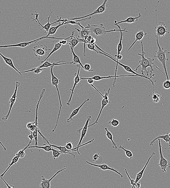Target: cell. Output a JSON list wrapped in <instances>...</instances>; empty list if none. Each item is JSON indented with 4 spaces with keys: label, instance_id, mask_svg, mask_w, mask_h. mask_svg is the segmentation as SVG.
Wrapping results in <instances>:
<instances>
[{
    "label": "cell",
    "instance_id": "obj_22",
    "mask_svg": "<svg viewBox=\"0 0 170 188\" xmlns=\"http://www.w3.org/2000/svg\"><path fill=\"white\" fill-rule=\"evenodd\" d=\"M147 34L146 33H144V32L143 31V30H140L136 33V35H135V40L133 43L132 44V45H131V46L129 47V48H128V50L127 51V52H128V51L130 50V49H131V48L133 47V46L135 44L137 41H141L142 40V39L145 36H146Z\"/></svg>",
    "mask_w": 170,
    "mask_h": 188
},
{
    "label": "cell",
    "instance_id": "obj_2",
    "mask_svg": "<svg viewBox=\"0 0 170 188\" xmlns=\"http://www.w3.org/2000/svg\"><path fill=\"white\" fill-rule=\"evenodd\" d=\"M114 25L118 28V30L113 29L110 30H106L103 23L99 25H93L88 24L87 26L85 27V28L88 29L91 33H93L96 36L105 35L107 33L115 31L120 32L122 30L120 26L117 24L116 20L115 21Z\"/></svg>",
    "mask_w": 170,
    "mask_h": 188
},
{
    "label": "cell",
    "instance_id": "obj_48",
    "mask_svg": "<svg viewBox=\"0 0 170 188\" xmlns=\"http://www.w3.org/2000/svg\"><path fill=\"white\" fill-rule=\"evenodd\" d=\"M115 56L117 57V60H121L122 59L123 56L122 55L120 54L119 55H115Z\"/></svg>",
    "mask_w": 170,
    "mask_h": 188
},
{
    "label": "cell",
    "instance_id": "obj_5",
    "mask_svg": "<svg viewBox=\"0 0 170 188\" xmlns=\"http://www.w3.org/2000/svg\"><path fill=\"white\" fill-rule=\"evenodd\" d=\"M54 66H52V67L50 68V73L51 75V81H52V85L56 87V90H57L58 95V97L59 100V103H60V109H59V111L58 114V119L57 121H56V126H55L53 130H52V132H54L55 130H56V127H57L58 126V121L59 118V116H60V113L61 110V108L62 106V105L61 100V98L60 97V93H59V90L58 89V84L60 82V81L56 77H55V75H54L53 72V68Z\"/></svg>",
    "mask_w": 170,
    "mask_h": 188
},
{
    "label": "cell",
    "instance_id": "obj_42",
    "mask_svg": "<svg viewBox=\"0 0 170 188\" xmlns=\"http://www.w3.org/2000/svg\"><path fill=\"white\" fill-rule=\"evenodd\" d=\"M120 122L118 120L113 119L111 121H109V124L112 127H116L120 124Z\"/></svg>",
    "mask_w": 170,
    "mask_h": 188
},
{
    "label": "cell",
    "instance_id": "obj_38",
    "mask_svg": "<svg viewBox=\"0 0 170 188\" xmlns=\"http://www.w3.org/2000/svg\"><path fill=\"white\" fill-rule=\"evenodd\" d=\"M69 41H70V43H69V44H70L71 45L72 48H73V49H74L75 47L76 46V45H77L80 42L79 40L77 38H76L74 36L72 37V38L71 39V40H69Z\"/></svg>",
    "mask_w": 170,
    "mask_h": 188
},
{
    "label": "cell",
    "instance_id": "obj_49",
    "mask_svg": "<svg viewBox=\"0 0 170 188\" xmlns=\"http://www.w3.org/2000/svg\"><path fill=\"white\" fill-rule=\"evenodd\" d=\"M28 137L30 138V140H32L33 139H34V137L33 136V135L32 134H30V135H29L28 136Z\"/></svg>",
    "mask_w": 170,
    "mask_h": 188
},
{
    "label": "cell",
    "instance_id": "obj_7",
    "mask_svg": "<svg viewBox=\"0 0 170 188\" xmlns=\"http://www.w3.org/2000/svg\"><path fill=\"white\" fill-rule=\"evenodd\" d=\"M156 20H157V27H155L156 29V37H164L167 33H169L167 30V26L165 25V23L163 22L160 21L158 24L157 23V7H156Z\"/></svg>",
    "mask_w": 170,
    "mask_h": 188
},
{
    "label": "cell",
    "instance_id": "obj_15",
    "mask_svg": "<svg viewBox=\"0 0 170 188\" xmlns=\"http://www.w3.org/2000/svg\"><path fill=\"white\" fill-rule=\"evenodd\" d=\"M86 162L88 164H89V165L93 166L94 167H98V168H99L101 170H103V171L110 170V171H114V172L118 174V175H120L121 177V178L123 177V175H121V173L119 172L118 170L115 169L113 168H110V167L108 166V165L107 164H103L99 165V164H92V163L88 161H86Z\"/></svg>",
    "mask_w": 170,
    "mask_h": 188
},
{
    "label": "cell",
    "instance_id": "obj_20",
    "mask_svg": "<svg viewBox=\"0 0 170 188\" xmlns=\"http://www.w3.org/2000/svg\"><path fill=\"white\" fill-rule=\"evenodd\" d=\"M89 101V99H86V100L84 101L82 103V104H81V105H80L79 107H78L77 108L74 109V110H73V111L72 112V113L70 115V116H69L68 118L67 119V123H70L73 120V117H74L76 115H77V114L79 113V111L80 109H81V108L82 107L83 105L85 104V103H86L87 101Z\"/></svg>",
    "mask_w": 170,
    "mask_h": 188
},
{
    "label": "cell",
    "instance_id": "obj_30",
    "mask_svg": "<svg viewBox=\"0 0 170 188\" xmlns=\"http://www.w3.org/2000/svg\"><path fill=\"white\" fill-rule=\"evenodd\" d=\"M159 139H163L166 143H168L170 140V138L168 134V133L165 135H159L157 138H155L151 142L150 146H153L155 143V141Z\"/></svg>",
    "mask_w": 170,
    "mask_h": 188
},
{
    "label": "cell",
    "instance_id": "obj_9",
    "mask_svg": "<svg viewBox=\"0 0 170 188\" xmlns=\"http://www.w3.org/2000/svg\"><path fill=\"white\" fill-rule=\"evenodd\" d=\"M45 38H49V39H58L57 38L55 37H47L46 36H43L40 38L34 40L30 41V42H23L20 43L16 44H14V45H7L4 46H0V48H9V47H20V48H24L25 47L28 46L30 44L33 43H36L38 41L44 39Z\"/></svg>",
    "mask_w": 170,
    "mask_h": 188
},
{
    "label": "cell",
    "instance_id": "obj_44",
    "mask_svg": "<svg viewBox=\"0 0 170 188\" xmlns=\"http://www.w3.org/2000/svg\"><path fill=\"white\" fill-rule=\"evenodd\" d=\"M163 87L165 89H169L170 88V79L165 81L163 84Z\"/></svg>",
    "mask_w": 170,
    "mask_h": 188
},
{
    "label": "cell",
    "instance_id": "obj_43",
    "mask_svg": "<svg viewBox=\"0 0 170 188\" xmlns=\"http://www.w3.org/2000/svg\"><path fill=\"white\" fill-rule=\"evenodd\" d=\"M87 46L88 49L90 50L95 51V52H97V53L98 52H99V51H97L95 49L96 46H95V44H87Z\"/></svg>",
    "mask_w": 170,
    "mask_h": 188
},
{
    "label": "cell",
    "instance_id": "obj_51",
    "mask_svg": "<svg viewBox=\"0 0 170 188\" xmlns=\"http://www.w3.org/2000/svg\"><path fill=\"white\" fill-rule=\"evenodd\" d=\"M169 145V148L170 149V140L169 142H168Z\"/></svg>",
    "mask_w": 170,
    "mask_h": 188
},
{
    "label": "cell",
    "instance_id": "obj_19",
    "mask_svg": "<svg viewBox=\"0 0 170 188\" xmlns=\"http://www.w3.org/2000/svg\"><path fill=\"white\" fill-rule=\"evenodd\" d=\"M156 153L155 152L152 153L151 155L150 156V157H149L148 160L147 162H146V164H145L144 167H143V169H142L141 171H140V172H139L136 175V179H135V183H138L139 181L141 179L142 177L143 176L144 172L145 170L146 169V167L147 166L149 162H150L151 159L152 157H153V156Z\"/></svg>",
    "mask_w": 170,
    "mask_h": 188
},
{
    "label": "cell",
    "instance_id": "obj_41",
    "mask_svg": "<svg viewBox=\"0 0 170 188\" xmlns=\"http://www.w3.org/2000/svg\"><path fill=\"white\" fill-rule=\"evenodd\" d=\"M52 157H53L54 160H56V158H58L59 156L61 154H64V153L60 151V150H54L52 151Z\"/></svg>",
    "mask_w": 170,
    "mask_h": 188
},
{
    "label": "cell",
    "instance_id": "obj_13",
    "mask_svg": "<svg viewBox=\"0 0 170 188\" xmlns=\"http://www.w3.org/2000/svg\"><path fill=\"white\" fill-rule=\"evenodd\" d=\"M91 118H92V117L91 115L88 116L87 117L86 121L84 127L82 128H81V130L79 129L77 131V132H80V131H81V137L79 142L78 144L76 146V147H78V146H81L83 139L86 136L87 132L88 124H89V122L91 121Z\"/></svg>",
    "mask_w": 170,
    "mask_h": 188
},
{
    "label": "cell",
    "instance_id": "obj_39",
    "mask_svg": "<svg viewBox=\"0 0 170 188\" xmlns=\"http://www.w3.org/2000/svg\"><path fill=\"white\" fill-rule=\"evenodd\" d=\"M120 148L124 150V151L125 152L126 155L128 158L130 159L133 158V154H132V152L129 150H126L125 148V146H120Z\"/></svg>",
    "mask_w": 170,
    "mask_h": 188
},
{
    "label": "cell",
    "instance_id": "obj_10",
    "mask_svg": "<svg viewBox=\"0 0 170 188\" xmlns=\"http://www.w3.org/2000/svg\"><path fill=\"white\" fill-rule=\"evenodd\" d=\"M20 83L19 81H16V87H15V92H14L13 95H12L11 97L10 98L9 101V103H10V105H9V112H8V114L4 116V117H2V119L3 121H6L8 120V118L10 115L12 107L14 104L16 99H17V92L18 87L20 86Z\"/></svg>",
    "mask_w": 170,
    "mask_h": 188
},
{
    "label": "cell",
    "instance_id": "obj_28",
    "mask_svg": "<svg viewBox=\"0 0 170 188\" xmlns=\"http://www.w3.org/2000/svg\"><path fill=\"white\" fill-rule=\"evenodd\" d=\"M142 16V15L140 13H139V15L137 17H130L127 18L126 20H124L121 21L120 22L117 23V24H120V23H135V22L137 21L138 19L140 17Z\"/></svg>",
    "mask_w": 170,
    "mask_h": 188
},
{
    "label": "cell",
    "instance_id": "obj_25",
    "mask_svg": "<svg viewBox=\"0 0 170 188\" xmlns=\"http://www.w3.org/2000/svg\"><path fill=\"white\" fill-rule=\"evenodd\" d=\"M123 32H128V31L126 30V28L124 29V30H122L120 31V38L119 42L117 46V54L116 55H119L120 54L123 48L122 45V40L123 37L124 36V34H123Z\"/></svg>",
    "mask_w": 170,
    "mask_h": 188
},
{
    "label": "cell",
    "instance_id": "obj_47",
    "mask_svg": "<svg viewBox=\"0 0 170 188\" xmlns=\"http://www.w3.org/2000/svg\"><path fill=\"white\" fill-rule=\"evenodd\" d=\"M35 121L34 122H29L28 123L27 125H26V128H27V129H28L30 130V129L32 128V127L35 124Z\"/></svg>",
    "mask_w": 170,
    "mask_h": 188
},
{
    "label": "cell",
    "instance_id": "obj_16",
    "mask_svg": "<svg viewBox=\"0 0 170 188\" xmlns=\"http://www.w3.org/2000/svg\"><path fill=\"white\" fill-rule=\"evenodd\" d=\"M80 70H81V67H79L78 73H77V75H76L75 77H74V85H73L72 89H70V90L71 91V96H70V99H69V100L68 101L67 103H66V104L68 106H70V102H71L72 99L73 94H74L75 88L76 86H77V84H78V83L80 82L81 80V79H80V77H79Z\"/></svg>",
    "mask_w": 170,
    "mask_h": 188
},
{
    "label": "cell",
    "instance_id": "obj_3",
    "mask_svg": "<svg viewBox=\"0 0 170 188\" xmlns=\"http://www.w3.org/2000/svg\"><path fill=\"white\" fill-rule=\"evenodd\" d=\"M156 37L157 38V47L158 48V50L157 51H156L155 52L156 54H157V55L155 56L154 57L157 58L158 59V60L161 62L163 67L164 71H165V76H166L167 80H169L170 79L168 77V73H167L166 64V62L168 61L169 60V59L167 58L166 56V53L167 52V50H166L164 49L163 48H161L159 44L158 37Z\"/></svg>",
    "mask_w": 170,
    "mask_h": 188
},
{
    "label": "cell",
    "instance_id": "obj_31",
    "mask_svg": "<svg viewBox=\"0 0 170 188\" xmlns=\"http://www.w3.org/2000/svg\"><path fill=\"white\" fill-rule=\"evenodd\" d=\"M43 146H29L28 148H40L42 149L46 152H50L54 150V149L52 148V146H51L49 144L46 145L44 144Z\"/></svg>",
    "mask_w": 170,
    "mask_h": 188
},
{
    "label": "cell",
    "instance_id": "obj_18",
    "mask_svg": "<svg viewBox=\"0 0 170 188\" xmlns=\"http://www.w3.org/2000/svg\"><path fill=\"white\" fill-rule=\"evenodd\" d=\"M54 11H55V9H54L53 11H52V10H51V9H50L51 12H50V14L49 17H48L47 18V19H48L47 23H46V24L45 25H44V26H43L41 24V23H40V26H41V27H42V28H41V29H40V30H44H44H45V33H46V32H48L49 29L51 27V26L52 25L54 24V23H58V22H60V21H61V17H60V19H59L58 20H56V21L54 22H53V23H49L51 15L52 14V12H53Z\"/></svg>",
    "mask_w": 170,
    "mask_h": 188
},
{
    "label": "cell",
    "instance_id": "obj_53",
    "mask_svg": "<svg viewBox=\"0 0 170 188\" xmlns=\"http://www.w3.org/2000/svg\"><path fill=\"white\" fill-rule=\"evenodd\" d=\"M168 54H170V52H168Z\"/></svg>",
    "mask_w": 170,
    "mask_h": 188
},
{
    "label": "cell",
    "instance_id": "obj_33",
    "mask_svg": "<svg viewBox=\"0 0 170 188\" xmlns=\"http://www.w3.org/2000/svg\"><path fill=\"white\" fill-rule=\"evenodd\" d=\"M62 45L61 44L58 43H55L54 44V48L53 49H52V50L51 51L50 53L48 56L46 58H45V60H43L41 62V63H43L44 62H45L46 60L48 59L49 58L51 55L54 52H56L57 50H58L59 49H60Z\"/></svg>",
    "mask_w": 170,
    "mask_h": 188
},
{
    "label": "cell",
    "instance_id": "obj_1",
    "mask_svg": "<svg viewBox=\"0 0 170 188\" xmlns=\"http://www.w3.org/2000/svg\"><path fill=\"white\" fill-rule=\"evenodd\" d=\"M141 46L142 54H141L140 53H138V55L141 56L142 59L139 60V63L140 64H139L138 67H136V69H135L134 70V71L136 72L138 70L139 68L141 67L142 75L146 76L145 75L144 73H146V77H148L149 72L150 71L151 74L150 78L154 79L153 77V76H152V73H153V72L154 71V69L153 68V65L155 66V67L157 68V69H158L162 73H163V74L165 75V73L163 72L161 70H160V68H159V67H157V66H156L155 64L154 63H153V62L154 60V58H152L148 57L146 56L145 57L146 53L143 50V43L142 41L141 42Z\"/></svg>",
    "mask_w": 170,
    "mask_h": 188
},
{
    "label": "cell",
    "instance_id": "obj_50",
    "mask_svg": "<svg viewBox=\"0 0 170 188\" xmlns=\"http://www.w3.org/2000/svg\"><path fill=\"white\" fill-rule=\"evenodd\" d=\"M0 144H1V146H2V147H3V148L4 149V150H7L6 148H5V146H4V145L2 143V142H1V141H0Z\"/></svg>",
    "mask_w": 170,
    "mask_h": 188
},
{
    "label": "cell",
    "instance_id": "obj_27",
    "mask_svg": "<svg viewBox=\"0 0 170 188\" xmlns=\"http://www.w3.org/2000/svg\"><path fill=\"white\" fill-rule=\"evenodd\" d=\"M113 77H114V81H113V87H114L115 84V83L116 82V79L117 78V77H116V76L115 75L109 76L108 77H101L99 75H95L93 76V77H88L87 78L92 79L94 80L95 81H101V80H103V79H111L112 78H113Z\"/></svg>",
    "mask_w": 170,
    "mask_h": 188
},
{
    "label": "cell",
    "instance_id": "obj_12",
    "mask_svg": "<svg viewBox=\"0 0 170 188\" xmlns=\"http://www.w3.org/2000/svg\"><path fill=\"white\" fill-rule=\"evenodd\" d=\"M46 46L39 45L36 46L33 49L34 53L36 56H38L40 60L48 52V50H50Z\"/></svg>",
    "mask_w": 170,
    "mask_h": 188
},
{
    "label": "cell",
    "instance_id": "obj_23",
    "mask_svg": "<svg viewBox=\"0 0 170 188\" xmlns=\"http://www.w3.org/2000/svg\"><path fill=\"white\" fill-rule=\"evenodd\" d=\"M0 56H2V57L3 58V59L4 62H5V64L8 65V66H10V67L12 68H13L14 70H15L16 72H17L19 74H20L21 75H22L20 71H19V70H17V69L15 67L12 59L9 58L5 57V56H4L2 54L1 52H0Z\"/></svg>",
    "mask_w": 170,
    "mask_h": 188
},
{
    "label": "cell",
    "instance_id": "obj_40",
    "mask_svg": "<svg viewBox=\"0 0 170 188\" xmlns=\"http://www.w3.org/2000/svg\"><path fill=\"white\" fill-rule=\"evenodd\" d=\"M93 158V161L96 162L98 163H101L103 161V157L99 153H96L94 155Z\"/></svg>",
    "mask_w": 170,
    "mask_h": 188
},
{
    "label": "cell",
    "instance_id": "obj_35",
    "mask_svg": "<svg viewBox=\"0 0 170 188\" xmlns=\"http://www.w3.org/2000/svg\"><path fill=\"white\" fill-rule=\"evenodd\" d=\"M32 140H30V143H29L27 145V146H26V147L24 149H23V150H19V151L16 153V155L19 158H24L25 156H26V153L25 152V150L26 149H28V146H30V144L32 142Z\"/></svg>",
    "mask_w": 170,
    "mask_h": 188
},
{
    "label": "cell",
    "instance_id": "obj_45",
    "mask_svg": "<svg viewBox=\"0 0 170 188\" xmlns=\"http://www.w3.org/2000/svg\"><path fill=\"white\" fill-rule=\"evenodd\" d=\"M64 146L67 150H71L73 148V144L71 142H68Z\"/></svg>",
    "mask_w": 170,
    "mask_h": 188
},
{
    "label": "cell",
    "instance_id": "obj_14",
    "mask_svg": "<svg viewBox=\"0 0 170 188\" xmlns=\"http://www.w3.org/2000/svg\"><path fill=\"white\" fill-rule=\"evenodd\" d=\"M66 169V168H65L63 169L60 170L57 172L56 173L52 178L49 179H47L46 178L44 177V176L42 175V179H41V182L40 184V187L41 188H50L51 187L50 182L52 179H53L56 175L59 174V173L61 172V171H64V170Z\"/></svg>",
    "mask_w": 170,
    "mask_h": 188
},
{
    "label": "cell",
    "instance_id": "obj_37",
    "mask_svg": "<svg viewBox=\"0 0 170 188\" xmlns=\"http://www.w3.org/2000/svg\"><path fill=\"white\" fill-rule=\"evenodd\" d=\"M46 69V68H38L37 67L35 68H34L31 69V70H26V71L21 72V73H26L30 72H33L34 73L36 74H39L40 73L42 72L44 70Z\"/></svg>",
    "mask_w": 170,
    "mask_h": 188
},
{
    "label": "cell",
    "instance_id": "obj_32",
    "mask_svg": "<svg viewBox=\"0 0 170 188\" xmlns=\"http://www.w3.org/2000/svg\"><path fill=\"white\" fill-rule=\"evenodd\" d=\"M105 130L106 131V135L108 139L111 141L112 144L113 148L115 149L118 148V147H117V144H116V143H115L114 141H113V136L111 132L108 130L107 128H105Z\"/></svg>",
    "mask_w": 170,
    "mask_h": 188
},
{
    "label": "cell",
    "instance_id": "obj_29",
    "mask_svg": "<svg viewBox=\"0 0 170 188\" xmlns=\"http://www.w3.org/2000/svg\"><path fill=\"white\" fill-rule=\"evenodd\" d=\"M70 45V48H71L72 53L73 54V64H79V65L81 66V67L83 68L84 69L83 66V65L82 63H81V60H80V58L79 56H78L77 55H76L75 53V52L74 51V49H73L70 44H69Z\"/></svg>",
    "mask_w": 170,
    "mask_h": 188
},
{
    "label": "cell",
    "instance_id": "obj_36",
    "mask_svg": "<svg viewBox=\"0 0 170 188\" xmlns=\"http://www.w3.org/2000/svg\"><path fill=\"white\" fill-rule=\"evenodd\" d=\"M163 97L162 96L161 94H155V91H153V93L152 94V98L153 100L152 101L155 103H158L160 102V98Z\"/></svg>",
    "mask_w": 170,
    "mask_h": 188
},
{
    "label": "cell",
    "instance_id": "obj_46",
    "mask_svg": "<svg viewBox=\"0 0 170 188\" xmlns=\"http://www.w3.org/2000/svg\"><path fill=\"white\" fill-rule=\"evenodd\" d=\"M84 70H86L87 71H94L95 70H91V66L90 65L88 64H85L83 65Z\"/></svg>",
    "mask_w": 170,
    "mask_h": 188
},
{
    "label": "cell",
    "instance_id": "obj_4",
    "mask_svg": "<svg viewBox=\"0 0 170 188\" xmlns=\"http://www.w3.org/2000/svg\"><path fill=\"white\" fill-rule=\"evenodd\" d=\"M100 54L104 55V56H107L108 57L112 59V60H114L115 62H116V63H117L116 67V69L115 75V76L116 77H121V76L120 75H117V68H118V65H119L121 66V67H122L124 69V70H125L126 72H128L130 73H132V74L135 75H136L137 77H143V78L147 79L150 80L151 82V83L152 85L153 86V87H155V84L154 83V82H156V81H152L150 77H146V76L142 75L141 74H138V73H135V72L134 71V70H132V69L131 68V67H129V66L125 65H124L122 64V63H120V62H119V60H117L115 58L113 57V56L112 57V56H109V55L103 53V52H100Z\"/></svg>",
    "mask_w": 170,
    "mask_h": 188
},
{
    "label": "cell",
    "instance_id": "obj_8",
    "mask_svg": "<svg viewBox=\"0 0 170 188\" xmlns=\"http://www.w3.org/2000/svg\"><path fill=\"white\" fill-rule=\"evenodd\" d=\"M45 89H43L41 91V93L40 95V97L39 98V100L38 101V103L36 105V120H35V125H36V128L34 131L32 133V135L34 137V139L35 140V146H37V144H38V131L39 130V129H38V122H37V120H38V107H39V104L41 100V99L44 96V94H45Z\"/></svg>",
    "mask_w": 170,
    "mask_h": 188
},
{
    "label": "cell",
    "instance_id": "obj_24",
    "mask_svg": "<svg viewBox=\"0 0 170 188\" xmlns=\"http://www.w3.org/2000/svg\"><path fill=\"white\" fill-rule=\"evenodd\" d=\"M75 29L77 30L79 33V36L78 38H84L85 37L90 35L91 32L87 29L81 28L82 30H79V29L75 28Z\"/></svg>",
    "mask_w": 170,
    "mask_h": 188
},
{
    "label": "cell",
    "instance_id": "obj_34",
    "mask_svg": "<svg viewBox=\"0 0 170 188\" xmlns=\"http://www.w3.org/2000/svg\"><path fill=\"white\" fill-rule=\"evenodd\" d=\"M19 157H18L17 156H15V157H13V158L12 159V161L11 162L10 164H9V166L8 167V168H7V169L5 171V172L3 173L2 175H0V177H3L4 175H5V174L6 173L7 171H8V170L9 169L11 168V167L14 164H16L18 161L19 159Z\"/></svg>",
    "mask_w": 170,
    "mask_h": 188
},
{
    "label": "cell",
    "instance_id": "obj_11",
    "mask_svg": "<svg viewBox=\"0 0 170 188\" xmlns=\"http://www.w3.org/2000/svg\"><path fill=\"white\" fill-rule=\"evenodd\" d=\"M108 1V0H104L103 3L101 5L98 7L97 9L96 10L94 11L92 13L89 14V15L81 17H71V18L69 19L68 20H70V21H74L77 20V19H84V18H86L87 17H90V16L94 15L103 13L106 10V5Z\"/></svg>",
    "mask_w": 170,
    "mask_h": 188
},
{
    "label": "cell",
    "instance_id": "obj_6",
    "mask_svg": "<svg viewBox=\"0 0 170 188\" xmlns=\"http://www.w3.org/2000/svg\"><path fill=\"white\" fill-rule=\"evenodd\" d=\"M159 151L160 159L158 165H159L162 171L163 172H167V168H170V162L164 157L162 152V146L161 141L159 139Z\"/></svg>",
    "mask_w": 170,
    "mask_h": 188
},
{
    "label": "cell",
    "instance_id": "obj_52",
    "mask_svg": "<svg viewBox=\"0 0 170 188\" xmlns=\"http://www.w3.org/2000/svg\"><path fill=\"white\" fill-rule=\"evenodd\" d=\"M169 136V138H170V132L169 134H168Z\"/></svg>",
    "mask_w": 170,
    "mask_h": 188
},
{
    "label": "cell",
    "instance_id": "obj_26",
    "mask_svg": "<svg viewBox=\"0 0 170 188\" xmlns=\"http://www.w3.org/2000/svg\"><path fill=\"white\" fill-rule=\"evenodd\" d=\"M67 23H68V22H65V21H63L62 23H59L57 26H55V27H51L49 29V31H48L47 35L46 36L49 37V36L54 35V34H56L58 29L59 27L62 26H63L65 24H67Z\"/></svg>",
    "mask_w": 170,
    "mask_h": 188
},
{
    "label": "cell",
    "instance_id": "obj_17",
    "mask_svg": "<svg viewBox=\"0 0 170 188\" xmlns=\"http://www.w3.org/2000/svg\"><path fill=\"white\" fill-rule=\"evenodd\" d=\"M49 145L51 146H52V147H54L56 148L59 149V150L60 151L64 153V154H69L73 156V158H75L76 156L73 153H70V152L71 151H76V150H77L78 149V147H76L75 148H74L71 149V150H67L66 148L65 147V146H56V145L50 144Z\"/></svg>",
    "mask_w": 170,
    "mask_h": 188
},
{
    "label": "cell",
    "instance_id": "obj_21",
    "mask_svg": "<svg viewBox=\"0 0 170 188\" xmlns=\"http://www.w3.org/2000/svg\"><path fill=\"white\" fill-rule=\"evenodd\" d=\"M110 103V102L109 101V99H102L101 101V109L100 111H99V115H98L97 117V118L96 121H95L93 123V124H91V125L88 126V128H89V127H90L91 126H92L95 125V124H97L98 120H99V117H100L101 115L102 111H103V109L105 107V106L108 104V103Z\"/></svg>",
    "mask_w": 170,
    "mask_h": 188
}]
</instances>
